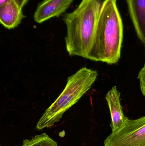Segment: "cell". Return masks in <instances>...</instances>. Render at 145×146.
Returning a JSON list of instances; mask_svg holds the SVG:
<instances>
[{
	"instance_id": "52a82bcc",
	"label": "cell",
	"mask_w": 145,
	"mask_h": 146,
	"mask_svg": "<svg viewBox=\"0 0 145 146\" xmlns=\"http://www.w3.org/2000/svg\"><path fill=\"white\" fill-rule=\"evenodd\" d=\"M139 38L145 45V0H126Z\"/></svg>"
},
{
	"instance_id": "30bf717a",
	"label": "cell",
	"mask_w": 145,
	"mask_h": 146,
	"mask_svg": "<svg viewBox=\"0 0 145 146\" xmlns=\"http://www.w3.org/2000/svg\"><path fill=\"white\" fill-rule=\"evenodd\" d=\"M138 79L140 82L141 92L145 97V64L143 68L140 71L138 75Z\"/></svg>"
},
{
	"instance_id": "6da1fadb",
	"label": "cell",
	"mask_w": 145,
	"mask_h": 146,
	"mask_svg": "<svg viewBox=\"0 0 145 146\" xmlns=\"http://www.w3.org/2000/svg\"><path fill=\"white\" fill-rule=\"evenodd\" d=\"M123 39V25L116 0H106L100 9L87 59L109 64L117 63Z\"/></svg>"
},
{
	"instance_id": "8992f818",
	"label": "cell",
	"mask_w": 145,
	"mask_h": 146,
	"mask_svg": "<svg viewBox=\"0 0 145 146\" xmlns=\"http://www.w3.org/2000/svg\"><path fill=\"white\" fill-rule=\"evenodd\" d=\"M121 93L115 86L108 92L106 96L110 111L112 121L110 127L112 132L121 127L129 120L123 114L120 99Z\"/></svg>"
},
{
	"instance_id": "277c9868",
	"label": "cell",
	"mask_w": 145,
	"mask_h": 146,
	"mask_svg": "<svg viewBox=\"0 0 145 146\" xmlns=\"http://www.w3.org/2000/svg\"><path fill=\"white\" fill-rule=\"evenodd\" d=\"M104 146H145V116L129 119L107 137Z\"/></svg>"
},
{
	"instance_id": "9c48e42d",
	"label": "cell",
	"mask_w": 145,
	"mask_h": 146,
	"mask_svg": "<svg viewBox=\"0 0 145 146\" xmlns=\"http://www.w3.org/2000/svg\"><path fill=\"white\" fill-rule=\"evenodd\" d=\"M21 146H58L56 141L44 133L32 137L31 139H25Z\"/></svg>"
},
{
	"instance_id": "7c38bea8",
	"label": "cell",
	"mask_w": 145,
	"mask_h": 146,
	"mask_svg": "<svg viewBox=\"0 0 145 146\" xmlns=\"http://www.w3.org/2000/svg\"><path fill=\"white\" fill-rule=\"evenodd\" d=\"M9 0H0V7L5 5L8 2Z\"/></svg>"
},
{
	"instance_id": "7a4b0ae2",
	"label": "cell",
	"mask_w": 145,
	"mask_h": 146,
	"mask_svg": "<svg viewBox=\"0 0 145 146\" xmlns=\"http://www.w3.org/2000/svg\"><path fill=\"white\" fill-rule=\"evenodd\" d=\"M101 6L97 0H82L74 11L64 15L66 46L70 56L87 59Z\"/></svg>"
},
{
	"instance_id": "ba28073f",
	"label": "cell",
	"mask_w": 145,
	"mask_h": 146,
	"mask_svg": "<svg viewBox=\"0 0 145 146\" xmlns=\"http://www.w3.org/2000/svg\"><path fill=\"white\" fill-rule=\"evenodd\" d=\"M26 17L20 8L13 0L0 7V22L7 29H14L20 24Z\"/></svg>"
},
{
	"instance_id": "5b68a950",
	"label": "cell",
	"mask_w": 145,
	"mask_h": 146,
	"mask_svg": "<svg viewBox=\"0 0 145 146\" xmlns=\"http://www.w3.org/2000/svg\"><path fill=\"white\" fill-rule=\"evenodd\" d=\"M74 0H43L38 4L34 19L41 24L54 17H58L70 6Z\"/></svg>"
},
{
	"instance_id": "8fae6325",
	"label": "cell",
	"mask_w": 145,
	"mask_h": 146,
	"mask_svg": "<svg viewBox=\"0 0 145 146\" xmlns=\"http://www.w3.org/2000/svg\"><path fill=\"white\" fill-rule=\"evenodd\" d=\"M15 3L20 8L22 9L23 7L28 2L29 0H13Z\"/></svg>"
},
{
	"instance_id": "4fadbf2b",
	"label": "cell",
	"mask_w": 145,
	"mask_h": 146,
	"mask_svg": "<svg viewBox=\"0 0 145 146\" xmlns=\"http://www.w3.org/2000/svg\"><path fill=\"white\" fill-rule=\"evenodd\" d=\"M100 3V4H101V6L103 5V3H104L105 1H106V0H97Z\"/></svg>"
},
{
	"instance_id": "3957f363",
	"label": "cell",
	"mask_w": 145,
	"mask_h": 146,
	"mask_svg": "<svg viewBox=\"0 0 145 146\" xmlns=\"http://www.w3.org/2000/svg\"><path fill=\"white\" fill-rule=\"evenodd\" d=\"M98 76L97 71L83 67L69 76L61 94L38 120L37 129L41 130L51 127L59 121L64 113L76 104L92 88Z\"/></svg>"
}]
</instances>
